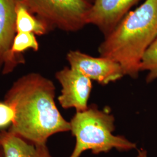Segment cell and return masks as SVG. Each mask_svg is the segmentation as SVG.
I'll list each match as a JSON object with an SVG mask.
<instances>
[{
  "label": "cell",
  "mask_w": 157,
  "mask_h": 157,
  "mask_svg": "<svg viewBox=\"0 0 157 157\" xmlns=\"http://www.w3.org/2000/svg\"><path fill=\"white\" fill-rule=\"evenodd\" d=\"M53 82L38 73L23 75L6 92L4 101L15 111L8 131L36 145H46L52 135L71 131L57 108Z\"/></svg>",
  "instance_id": "cell-1"
},
{
  "label": "cell",
  "mask_w": 157,
  "mask_h": 157,
  "mask_svg": "<svg viewBox=\"0 0 157 157\" xmlns=\"http://www.w3.org/2000/svg\"><path fill=\"white\" fill-rule=\"evenodd\" d=\"M157 38V0L130 11L98 47L100 56L118 63L124 75L137 78L146 51Z\"/></svg>",
  "instance_id": "cell-2"
},
{
  "label": "cell",
  "mask_w": 157,
  "mask_h": 157,
  "mask_svg": "<svg viewBox=\"0 0 157 157\" xmlns=\"http://www.w3.org/2000/svg\"><path fill=\"white\" fill-rule=\"evenodd\" d=\"M146 71L147 83L157 80V38L146 51L140 65V71Z\"/></svg>",
  "instance_id": "cell-11"
},
{
  "label": "cell",
  "mask_w": 157,
  "mask_h": 157,
  "mask_svg": "<svg viewBox=\"0 0 157 157\" xmlns=\"http://www.w3.org/2000/svg\"><path fill=\"white\" fill-rule=\"evenodd\" d=\"M140 1L94 0L88 15L87 23L95 26L105 37Z\"/></svg>",
  "instance_id": "cell-8"
},
{
  "label": "cell",
  "mask_w": 157,
  "mask_h": 157,
  "mask_svg": "<svg viewBox=\"0 0 157 157\" xmlns=\"http://www.w3.org/2000/svg\"><path fill=\"white\" fill-rule=\"evenodd\" d=\"M29 11L52 30L77 32L88 25L92 4L87 0H21Z\"/></svg>",
  "instance_id": "cell-4"
},
{
  "label": "cell",
  "mask_w": 157,
  "mask_h": 157,
  "mask_svg": "<svg viewBox=\"0 0 157 157\" xmlns=\"http://www.w3.org/2000/svg\"><path fill=\"white\" fill-rule=\"evenodd\" d=\"M87 1H89L90 2H91V4H93V2H94V0H87Z\"/></svg>",
  "instance_id": "cell-15"
},
{
  "label": "cell",
  "mask_w": 157,
  "mask_h": 157,
  "mask_svg": "<svg viewBox=\"0 0 157 157\" xmlns=\"http://www.w3.org/2000/svg\"><path fill=\"white\" fill-rule=\"evenodd\" d=\"M20 0H0V71L3 75L11 73L25 63L23 56H17L11 52L16 36L17 6Z\"/></svg>",
  "instance_id": "cell-6"
},
{
  "label": "cell",
  "mask_w": 157,
  "mask_h": 157,
  "mask_svg": "<svg viewBox=\"0 0 157 157\" xmlns=\"http://www.w3.org/2000/svg\"><path fill=\"white\" fill-rule=\"evenodd\" d=\"M15 111L13 108L4 101H0V130L11 126L15 119Z\"/></svg>",
  "instance_id": "cell-13"
},
{
  "label": "cell",
  "mask_w": 157,
  "mask_h": 157,
  "mask_svg": "<svg viewBox=\"0 0 157 157\" xmlns=\"http://www.w3.org/2000/svg\"><path fill=\"white\" fill-rule=\"evenodd\" d=\"M0 146L4 157H52L46 145H36L13 134L0 131Z\"/></svg>",
  "instance_id": "cell-9"
},
{
  "label": "cell",
  "mask_w": 157,
  "mask_h": 157,
  "mask_svg": "<svg viewBox=\"0 0 157 157\" xmlns=\"http://www.w3.org/2000/svg\"><path fill=\"white\" fill-rule=\"evenodd\" d=\"M56 78L62 87L58 100L62 108H75L76 112L86 110L92 88L90 78L67 67L58 71Z\"/></svg>",
  "instance_id": "cell-7"
},
{
  "label": "cell",
  "mask_w": 157,
  "mask_h": 157,
  "mask_svg": "<svg viewBox=\"0 0 157 157\" xmlns=\"http://www.w3.org/2000/svg\"><path fill=\"white\" fill-rule=\"evenodd\" d=\"M115 119L108 112L91 105L84 111L76 112L69 122L71 132L76 144L69 157H80L84 151L91 150L94 154L107 153L115 148L127 151L136 148V144L124 136H115Z\"/></svg>",
  "instance_id": "cell-3"
},
{
  "label": "cell",
  "mask_w": 157,
  "mask_h": 157,
  "mask_svg": "<svg viewBox=\"0 0 157 157\" xmlns=\"http://www.w3.org/2000/svg\"><path fill=\"white\" fill-rule=\"evenodd\" d=\"M0 157H4V154L2 150V148L0 146Z\"/></svg>",
  "instance_id": "cell-14"
},
{
  "label": "cell",
  "mask_w": 157,
  "mask_h": 157,
  "mask_svg": "<svg viewBox=\"0 0 157 157\" xmlns=\"http://www.w3.org/2000/svg\"><path fill=\"white\" fill-rule=\"evenodd\" d=\"M16 31L17 33H30L42 36L51 31L50 27L39 17L32 14L21 0L17 8Z\"/></svg>",
  "instance_id": "cell-10"
},
{
  "label": "cell",
  "mask_w": 157,
  "mask_h": 157,
  "mask_svg": "<svg viewBox=\"0 0 157 157\" xmlns=\"http://www.w3.org/2000/svg\"><path fill=\"white\" fill-rule=\"evenodd\" d=\"M29 49L37 51L39 44L36 35L30 33H17L12 45V53L17 56H23V52Z\"/></svg>",
  "instance_id": "cell-12"
},
{
  "label": "cell",
  "mask_w": 157,
  "mask_h": 157,
  "mask_svg": "<svg viewBox=\"0 0 157 157\" xmlns=\"http://www.w3.org/2000/svg\"><path fill=\"white\" fill-rule=\"evenodd\" d=\"M70 67L102 85L117 81L124 76L121 65L111 59L94 57L78 50H71L67 55Z\"/></svg>",
  "instance_id": "cell-5"
}]
</instances>
